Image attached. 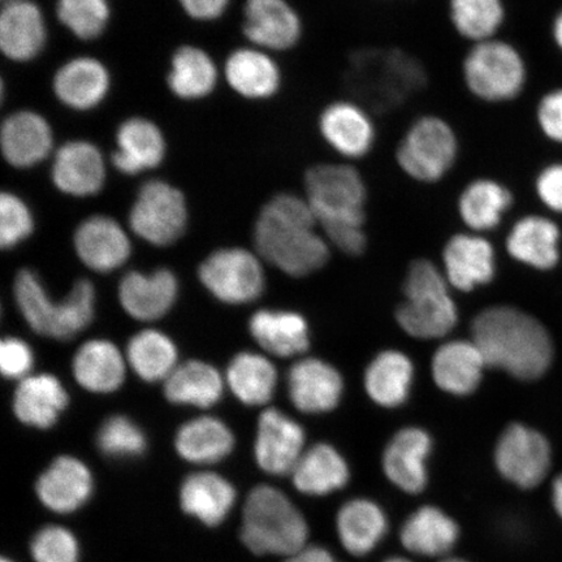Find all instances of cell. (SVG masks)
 <instances>
[{
  "label": "cell",
  "mask_w": 562,
  "mask_h": 562,
  "mask_svg": "<svg viewBox=\"0 0 562 562\" xmlns=\"http://www.w3.org/2000/svg\"><path fill=\"white\" fill-rule=\"evenodd\" d=\"M304 196L327 241L348 256L362 255L369 187L360 168L337 159L316 161L304 173Z\"/></svg>",
  "instance_id": "obj_1"
},
{
  "label": "cell",
  "mask_w": 562,
  "mask_h": 562,
  "mask_svg": "<svg viewBox=\"0 0 562 562\" xmlns=\"http://www.w3.org/2000/svg\"><path fill=\"white\" fill-rule=\"evenodd\" d=\"M318 229L304 195L279 193L259 213L256 248L266 261L288 276L306 277L322 269L329 258L327 238Z\"/></svg>",
  "instance_id": "obj_2"
},
{
  "label": "cell",
  "mask_w": 562,
  "mask_h": 562,
  "mask_svg": "<svg viewBox=\"0 0 562 562\" xmlns=\"http://www.w3.org/2000/svg\"><path fill=\"white\" fill-rule=\"evenodd\" d=\"M472 334L487 367L524 381L542 376L551 367L550 335L537 319L515 307L494 306L482 312L473 322Z\"/></svg>",
  "instance_id": "obj_3"
},
{
  "label": "cell",
  "mask_w": 562,
  "mask_h": 562,
  "mask_svg": "<svg viewBox=\"0 0 562 562\" xmlns=\"http://www.w3.org/2000/svg\"><path fill=\"white\" fill-rule=\"evenodd\" d=\"M308 533L305 516L284 492L262 484L246 498L241 540L258 557L291 558L308 546Z\"/></svg>",
  "instance_id": "obj_4"
},
{
  "label": "cell",
  "mask_w": 562,
  "mask_h": 562,
  "mask_svg": "<svg viewBox=\"0 0 562 562\" xmlns=\"http://www.w3.org/2000/svg\"><path fill=\"white\" fill-rule=\"evenodd\" d=\"M459 131L446 116L426 112L406 125L393 153L397 170L419 186H437L460 164Z\"/></svg>",
  "instance_id": "obj_5"
},
{
  "label": "cell",
  "mask_w": 562,
  "mask_h": 562,
  "mask_svg": "<svg viewBox=\"0 0 562 562\" xmlns=\"http://www.w3.org/2000/svg\"><path fill=\"white\" fill-rule=\"evenodd\" d=\"M460 76L467 93L484 105H505L521 98L530 70L521 48L503 37L470 45Z\"/></svg>",
  "instance_id": "obj_6"
},
{
  "label": "cell",
  "mask_w": 562,
  "mask_h": 562,
  "mask_svg": "<svg viewBox=\"0 0 562 562\" xmlns=\"http://www.w3.org/2000/svg\"><path fill=\"white\" fill-rule=\"evenodd\" d=\"M16 304L27 325L42 336L72 339L94 316L95 291L89 280H79L67 299L56 304L33 271L21 270L15 280Z\"/></svg>",
  "instance_id": "obj_7"
},
{
  "label": "cell",
  "mask_w": 562,
  "mask_h": 562,
  "mask_svg": "<svg viewBox=\"0 0 562 562\" xmlns=\"http://www.w3.org/2000/svg\"><path fill=\"white\" fill-rule=\"evenodd\" d=\"M404 292L406 300L396 316L406 334L417 339H439L452 331L457 308L446 278L434 263L426 259L414 262Z\"/></svg>",
  "instance_id": "obj_8"
},
{
  "label": "cell",
  "mask_w": 562,
  "mask_h": 562,
  "mask_svg": "<svg viewBox=\"0 0 562 562\" xmlns=\"http://www.w3.org/2000/svg\"><path fill=\"white\" fill-rule=\"evenodd\" d=\"M316 132L335 159L360 164L376 149L379 131L374 115L355 98H335L316 115Z\"/></svg>",
  "instance_id": "obj_9"
},
{
  "label": "cell",
  "mask_w": 562,
  "mask_h": 562,
  "mask_svg": "<svg viewBox=\"0 0 562 562\" xmlns=\"http://www.w3.org/2000/svg\"><path fill=\"white\" fill-rule=\"evenodd\" d=\"M188 209L184 195L165 181L153 180L140 188L130 215L131 228L145 241L167 246L184 234Z\"/></svg>",
  "instance_id": "obj_10"
},
{
  "label": "cell",
  "mask_w": 562,
  "mask_h": 562,
  "mask_svg": "<svg viewBox=\"0 0 562 562\" xmlns=\"http://www.w3.org/2000/svg\"><path fill=\"white\" fill-rule=\"evenodd\" d=\"M202 284L226 304H249L261 296L265 273L258 258L246 249H223L200 267Z\"/></svg>",
  "instance_id": "obj_11"
},
{
  "label": "cell",
  "mask_w": 562,
  "mask_h": 562,
  "mask_svg": "<svg viewBox=\"0 0 562 562\" xmlns=\"http://www.w3.org/2000/svg\"><path fill=\"white\" fill-rule=\"evenodd\" d=\"M495 463L505 480L519 488L531 490L550 472L551 447L532 428L510 425L497 441Z\"/></svg>",
  "instance_id": "obj_12"
},
{
  "label": "cell",
  "mask_w": 562,
  "mask_h": 562,
  "mask_svg": "<svg viewBox=\"0 0 562 562\" xmlns=\"http://www.w3.org/2000/svg\"><path fill=\"white\" fill-rule=\"evenodd\" d=\"M245 37L267 53L293 50L304 37V20L288 0H246Z\"/></svg>",
  "instance_id": "obj_13"
},
{
  "label": "cell",
  "mask_w": 562,
  "mask_h": 562,
  "mask_svg": "<svg viewBox=\"0 0 562 562\" xmlns=\"http://www.w3.org/2000/svg\"><path fill=\"white\" fill-rule=\"evenodd\" d=\"M302 426L277 409H267L258 419L256 460L270 475L292 474L305 452Z\"/></svg>",
  "instance_id": "obj_14"
},
{
  "label": "cell",
  "mask_w": 562,
  "mask_h": 562,
  "mask_svg": "<svg viewBox=\"0 0 562 562\" xmlns=\"http://www.w3.org/2000/svg\"><path fill=\"white\" fill-rule=\"evenodd\" d=\"M431 451L430 435L417 427L404 428L384 449L385 476L405 494H422L428 483L427 460Z\"/></svg>",
  "instance_id": "obj_15"
},
{
  "label": "cell",
  "mask_w": 562,
  "mask_h": 562,
  "mask_svg": "<svg viewBox=\"0 0 562 562\" xmlns=\"http://www.w3.org/2000/svg\"><path fill=\"white\" fill-rule=\"evenodd\" d=\"M288 393L296 409L307 414L331 412L340 403L344 383L331 364L305 358L288 372Z\"/></svg>",
  "instance_id": "obj_16"
},
{
  "label": "cell",
  "mask_w": 562,
  "mask_h": 562,
  "mask_svg": "<svg viewBox=\"0 0 562 562\" xmlns=\"http://www.w3.org/2000/svg\"><path fill=\"white\" fill-rule=\"evenodd\" d=\"M336 533L351 557L364 558L374 552L390 532V519L374 501L350 498L336 515Z\"/></svg>",
  "instance_id": "obj_17"
},
{
  "label": "cell",
  "mask_w": 562,
  "mask_h": 562,
  "mask_svg": "<svg viewBox=\"0 0 562 562\" xmlns=\"http://www.w3.org/2000/svg\"><path fill=\"white\" fill-rule=\"evenodd\" d=\"M515 203V194L501 179L477 175L462 187L457 196V211L465 226L481 234L497 228Z\"/></svg>",
  "instance_id": "obj_18"
},
{
  "label": "cell",
  "mask_w": 562,
  "mask_h": 562,
  "mask_svg": "<svg viewBox=\"0 0 562 562\" xmlns=\"http://www.w3.org/2000/svg\"><path fill=\"white\" fill-rule=\"evenodd\" d=\"M35 491L47 509L68 515L80 509L93 494V476L86 463L63 456L40 476Z\"/></svg>",
  "instance_id": "obj_19"
},
{
  "label": "cell",
  "mask_w": 562,
  "mask_h": 562,
  "mask_svg": "<svg viewBox=\"0 0 562 562\" xmlns=\"http://www.w3.org/2000/svg\"><path fill=\"white\" fill-rule=\"evenodd\" d=\"M461 530L447 512L424 505L405 519L400 542L407 552L420 558H446L459 543Z\"/></svg>",
  "instance_id": "obj_20"
},
{
  "label": "cell",
  "mask_w": 562,
  "mask_h": 562,
  "mask_svg": "<svg viewBox=\"0 0 562 562\" xmlns=\"http://www.w3.org/2000/svg\"><path fill=\"white\" fill-rule=\"evenodd\" d=\"M105 180L100 149L87 140H72L55 154L53 181L60 192L89 196L101 191Z\"/></svg>",
  "instance_id": "obj_21"
},
{
  "label": "cell",
  "mask_w": 562,
  "mask_h": 562,
  "mask_svg": "<svg viewBox=\"0 0 562 562\" xmlns=\"http://www.w3.org/2000/svg\"><path fill=\"white\" fill-rule=\"evenodd\" d=\"M449 283L463 292L490 283L495 276V252L480 234H457L449 238L445 251Z\"/></svg>",
  "instance_id": "obj_22"
},
{
  "label": "cell",
  "mask_w": 562,
  "mask_h": 562,
  "mask_svg": "<svg viewBox=\"0 0 562 562\" xmlns=\"http://www.w3.org/2000/svg\"><path fill=\"white\" fill-rule=\"evenodd\" d=\"M75 248L82 263L110 272L125 263L131 243L121 224L108 216H91L76 231Z\"/></svg>",
  "instance_id": "obj_23"
},
{
  "label": "cell",
  "mask_w": 562,
  "mask_h": 562,
  "mask_svg": "<svg viewBox=\"0 0 562 562\" xmlns=\"http://www.w3.org/2000/svg\"><path fill=\"white\" fill-rule=\"evenodd\" d=\"M46 44V25L31 0H7L0 13V48L7 58L32 60Z\"/></svg>",
  "instance_id": "obj_24"
},
{
  "label": "cell",
  "mask_w": 562,
  "mask_h": 562,
  "mask_svg": "<svg viewBox=\"0 0 562 562\" xmlns=\"http://www.w3.org/2000/svg\"><path fill=\"white\" fill-rule=\"evenodd\" d=\"M3 157L18 168L38 165L53 150L54 136L44 116L21 111L7 117L0 133Z\"/></svg>",
  "instance_id": "obj_25"
},
{
  "label": "cell",
  "mask_w": 562,
  "mask_h": 562,
  "mask_svg": "<svg viewBox=\"0 0 562 562\" xmlns=\"http://www.w3.org/2000/svg\"><path fill=\"white\" fill-rule=\"evenodd\" d=\"M178 291V280L170 270H157L150 276L130 272L119 285V299L133 318L156 321L170 311Z\"/></svg>",
  "instance_id": "obj_26"
},
{
  "label": "cell",
  "mask_w": 562,
  "mask_h": 562,
  "mask_svg": "<svg viewBox=\"0 0 562 562\" xmlns=\"http://www.w3.org/2000/svg\"><path fill=\"white\" fill-rule=\"evenodd\" d=\"M227 81L236 93L248 100H270L279 93L283 74L271 53L262 48H240L226 63Z\"/></svg>",
  "instance_id": "obj_27"
},
{
  "label": "cell",
  "mask_w": 562,
  "mask_h": 562,
  "mask_svg": "<svg viewBox=\"0 0 562 562\" xmlns=\"http://www.w3.org/2000/svg\"><path fill=\"white\" fill-rule=\"evenodd\" d=\"M117 150L112 164L125 175H137L161 164L166 140L158 126L146 119L133 117L116 133Z\"/></svg>",
  "instance_id": "obj_28"
},
{
  "label": "cell",
  "mask_w": 562,
  "mask_h": 562,
  "mask_svg": "<svg viewBox=\"0 0 562 562\" xmlns=\"http://www.w3.org/2000/svg\"><path fill=\"white\" fill-rule=\"evenodd\" d=\"M486 361L474 341H451L441 346L432 358L435 383L456 396L473 393L482 381Z\"/></svg>",
  "instance_id": "obj_29"
},
{
  "label": "cell",
  "mask_w": 562,
  "mask_h": 562,
  "mask_svg": "<svg viewBox=\"0 0 562 562\" xmlns=\"http://www.w3.org/2000/svg\"><path fill=\"white\" fill-rule=\"evenodd\" d=\"M294 487L306 496L322 497L334 494L350 481L348 462L333 446L319 442L302 454L293 469Z\"/></svg>",
  "instance_id": "obj_30"
},
{
  "label": "cell",
  "mask_w": 562,
  "mask_h": 562,
  "mask_svg": "<svg viewBox=\"0 0 562 562\" xmlns=\"http://www.w3.org/2000/svg\"><path fill=\"white\" fill-rule=\"evenodd\" d=\"M110 89L108 69L93 58H77L66 63L54 79V91L61 103L79 111L94 109Z\"/></svg>",
  "instance_id": "obj_31"
},
{
  "label": "cell",
  "mask_w": 562,
  "mask_h": 562,
  "mask_svg": "<svg viewBox=\"0 0 562 562\" xmlns=\"http://www.w3.org/2000/svg\"><path fill=\"white\" fill-rule=\"evenodd\" d=\"M236 503V490L221 475L201 472L189 475L180 490V504L187 515L214 527L227 518Z\"/></svg>",
  "instance_id": "obj_32"
},
{
  "label": "cell",
  "mask_w": 562,
  "mask_h": 562,
  "mask_svg": "<svg viewBox=\"0 0 562 562\" xmlns=\"http://www.w3.org/2000/svg\"><path fill=\"white\" fill-rule=\"evenodd\" d=\"M67 405L65 386L47 374L23 379L13 397V412L18 419L37 428L53 427Z\"/></svg>",
  "instance_id": "obj_33"
},
{
  "label": "cell",
  "mask_w": 562,
  "mask_h": 562,
  "mask_svg": "<svg viewBox=\"0 0 562 562\" xmlns=\"http://www.w3.org/2000/svg\"><path fill=\"white\" fill-rule=\"evenodd\" d=\"M559 240L557 223L542 215H526L512 227L507 250L517 261L547 270L559 261Z\"/></svg>",
  "instance_id": "obj_34"
},
{
  "label": "cell",
  "mask_w": 562,
  "mask_h": 562,
  "mask_svg": "<svg viewBox=\"0 0 562 562\" xmlns=\"http://www.w3.org/2000/svg\"><path fill=\"white\" fill-rule=\"evenodd\" d=\"M448 23L467 44L501 37L508 20L504 0H448Z\"/></svg>",
  "instance_id": "obj_35"
},
{
  "label": "cell",
  "mask_w": 562,
  "mask_h": 562,
  "mask_svg": "<svg viewBox=\"0 0 562 562\" xmlns=\"http://www.w3.org/2000/svg\"><path fill=\"white\" fill-rule=\"evenodd\" d=\"M175 447L186 461L210 465L226 459L234 451L235 437L221 419L201 417L181 426Z\"/></svg>",
  "instance_id": "obj_36"
},
{
  "label": "cell",
  "mask_w": 562,
  "mask_h": 562,
  "mask_svg": "<svg viewBox=\"0 0 562 562\" xmlns=\"http://www.w3.org/2000/svg\"><path fill=\"white\" fill-rule=\"evenodd\" d=\"M74 374L76 381L90 392H114L121 389L125 379L124 358L114 344L91 340L77 350Z\"/></svg>",
  "instance_id": "obj_37"
},
{
  "label": "cell",
  "mask_w": 562,
  "mask_h": 562,
  "mask_svg": "<svg viewBox=\"0 0 562 562\" xmlns=\"http://www.w3.org/2000/svg\"><path fill=\"white\" fill-rule=\"evenodd\" d=\"M250 333L273 356L293 357L308 349L306 321L296 313L259 311L251 316Z\"/></svg>",
  "instance_id": "obj_38"
},
{
  "label": "cell",
  "mask_w": 562,
  "mask_h": 562,
  "mask_svg": "<svg viewBox=\"0 0 562 562\" xmlns=\"http://www.w3.org/2000/svg\"><path fill=\"white\" fill-rule=\"evenodd\" d=\"M223 389L220 371L205 362L189 361L166 379L165 395L173 404L211 407L222 398Z\"/></svg>",
  "instance_id": "obj_39"
},
{
  "label": "cell",
  "mask_w": 562,
  "mask_h": 562,
  "mask_svg": "<svg viewBox=\"0 0 562 562\" xmlns=\"http://www.w3.org/2000/svg\"><path fill=\"white\" fill-rule=\"evenodd\" d=\"M413 363L396 350H386L374 358L364 374V386L372 402L384 407L405 403L412 389Z\"/></svg>",
  "instance_id": "obj_40"
},
{
  "label": "cell",
  "mask_w": 562,
  "mask_h": 562,
  "mask_svg": "<svg viewBox=\"0 0 562 562\" xmlns=\"http://www.w3.org/2000/svg\"><path fill=\"white\" fill-rule=\"evenodd\" d=\"M227 379L241 403L259 406L269 403L276 393L278 372L263 356L245 351L231 361Z\"/></svg>",
  "instance_id": "obj_41"
},
{
  "label": "cell",
  "mask_w": 562,
  "mask_h": 562,
  "mask_svg": "<svg viewBox=\"0 0 562 562\" xmlns=\"http://www.w3.org/2000/svg\"><path fill=\"white\" fill-rule=\"evenodd\" d=\"M217 70L210 56L193 46H184L175 53L168 87L182 100H200L214 90Z\"/></svg>",
  "instance_id": "obj_42"
},
{
  "label": "cell",
  "mask_w": 562,
  "mask_h": 562,
  "mask_svg": "<svg viewBox=\"0 0 562 562\" xmlns=\"http://www.w3.org/2000/svg\"><path fill=\"white\" fill-rule=\"evenodd\" d=\"M126 357L140 379L158 382L166 381L176 369L178 350L170 337L156 329H146L132 337Z\"/></svg>",
  "instance_id": "obj_43"
},
{
  "label": "cell",
  "mask_w": 562,
  "mask_h": 562,
  "mask_svg": "<svg viewBox=\"0 0 562 562\" xmlns=\"http://www.w3.org/2000/svg\"><path fill=\"white\" fill-rule=\"evenodd\" d=\"M59 21L83 41L100 37L110 19L108 0H58Z\"/></svg>",
  "instance_id": "obj_44"
},
{
  "label": "cell",
  "mask_w": 562,
  "mask_h": 562,
  "mask_svg": "<svg viewBox=\"0 0 562 562\" xmlns=\"http://www.w3.org/2000/svg\"><path fill=\"white\" fill-rule=\"evenodd\" d=\"M97 445L104 456L112 459H135L144 454L147 442L135 422L124 416H112L98 431Z\"/></svg>",
  "instance_id": "obj_45"
},
{
  "label": "cell",
  "mask_w": 562,
  "mask_h": 562,
  "mask_svg": "<svg viewBox=\"0 0 562 562\" xmlns=\"http://www.w3.org/2000/svg\"><path fill=\"white\" fill-rule=\"evenodd\" d=\"M31 551L35 562H79V543L61 526H47L35 533Z\"/></svg>",
  "instance_id": "obj_46"
},
{
  "label": "cell",
  "mask_w": 562,
  "mask_h": 562,
  "mask_svg": "<svg viewBox=\"0 0 562 562\" xmlns=\"http://www.w3.org/2000/svg\"><path fill=\"white\" fill-rule=\"evenodd\" d=\"M33 216L25 202L12 193L0 195V245L13 248L33 232Z\"/></svg>",
  "instance_id": "obj_47"
},
{
  "label": "cell",
  "mask_w": 562,
  "mask_h": 562,
  "mask_svg": "<svg viewBox=\"0 0 562 562\" xmlns=\"http://www.w3.org/2000/svg\"><path fill=\"white\" fill-rule=\"evenodd\" d=\"M533 121L547 143L562 146V87L540 95L533 110Z\"/></svg>",
  "instance_id": "obj_48"
},
{
  "label": "cell",
  "mask_w": 562,
  "mask_h": 562,
  "mask_svg": "<svg viewBox=\"0 0 562 562\" xmlns=\"http://www.w3.org/2000/svg\"><path fill=\"white\" fill-rule=\"evenodd\" d=\"M533 191L543 205L562 214V160H552L539 168L533 176Z\"/></svg>",
  "instance_id": "obj_49"
},
{
  "label": "cell",
  "mask_w": 562,
  "mask_h": 562,
  "mask_svg": "<svg viewBox=\"0 0 562 562\" xmlns=\"http://www.w3.org/2000/svg\"><path fill=\"white\" fill-rule=\"evenodd\" d=\"M33 368V353L27 344L9 337L0 344V369L9 379H25Z\"/></svg>",
  "instance_id": "obj_50"
},
{
  "label": "cell",
  "mask_w": 562,
  "mask_h": 562,
  "mask_svg": "<svg viewBox=\"0 0 562 562\" xmlns=\"http://www.w3.org/2000/svg\"><path fill=\"white\" fill-rule=\"evenodd\" d=\"M182 9L195 20H215L226 12L229 0H180Z\"/></svg>",
  "instance_id": "obj_51"
},
{
  "label": "cell",
  "mask_w": 562,
  "mask_h": 562,
  "mask_svg": "<svg viewBox=\"0 0 562 562\" xmlns=\"http://www.w3.org/2000/svg\"><path fill=\"white\" fill-rule=\"evenodd\" d=\"M285 562H340L335 554L322 546H306Z\"/></svg>",
  "instance_id": "obj_52"
},
{
  "label": "cell",
  "mask_w": 562,
  "mask_h": 562,
  "mask_svg": "<svg viewBox=\"0 0 562 562\" xmlns=\"http://www.w3.org/2000/svg\"><path fill=\"white\" fill-rule=\"evenodd\" d=\"M550 34L554 47L562 54V7L551 20Z\"/></svg>",
  "instance_id": "obj_53"
},
{
  "label": "cell",
  "mask_w": 562,
  "mask_h": 562,
  "mask_svg": "<svg viewBox=\"0 0 562 562\" xmlns=\"http://www.w3.org/2000/svg\"><path fill=\"white\" fill-rule=\"evenodd\" d=\"M552 503L554 510H557L558 515L562 519V474L558 476L557 481L553 483Z\"/></svg>",
  "instance_id": "obj_54"
},
{
  "label": "cell",
  "mask_w": 562,
  "mask_h": 562,
  "mask_svg": "<svg viewBox=\"0 0 562 562\" xmlns=\"http://www.w3.org/2000/svg\"><path fill=\"white\" fill-rule=\"evenodd\" d=\"M383 562H413V561L409 559H406V558H402V557H393V558L384 560Z\"/></svg>",
  "instance_id": "obj_55"
},
{
  "label": "cell",
  "mask_w": 562,
  "mask_h": 562,
  "mask_svg": "<svg viewBox=\"0 0 562 562\" xmlns=\"http://www.w3.org/2000/svg\"><path fill=\"white\" fill-rule=\"evenodd\" d=\"M441 562H469V561L462 560V559L452 558V559L442 560Z\"/></svg>",
  "instance_id": "obj_56"
},
{
  "label": "cell",
  "mask_w": 562,
  "mask_h": 562,
  "mask_svg": "<svg viewBox=\"0 0 562 562\" xmlns=\"http://www.w3.org/2000/svg\"><path fill=\"white\" fill-rule=\"evenodd\" d=\"M0 562H13V561H11L9 559H2V561H0Z\"/></svg>",
  "instance_id": "obj_57"
}]
</instances>
